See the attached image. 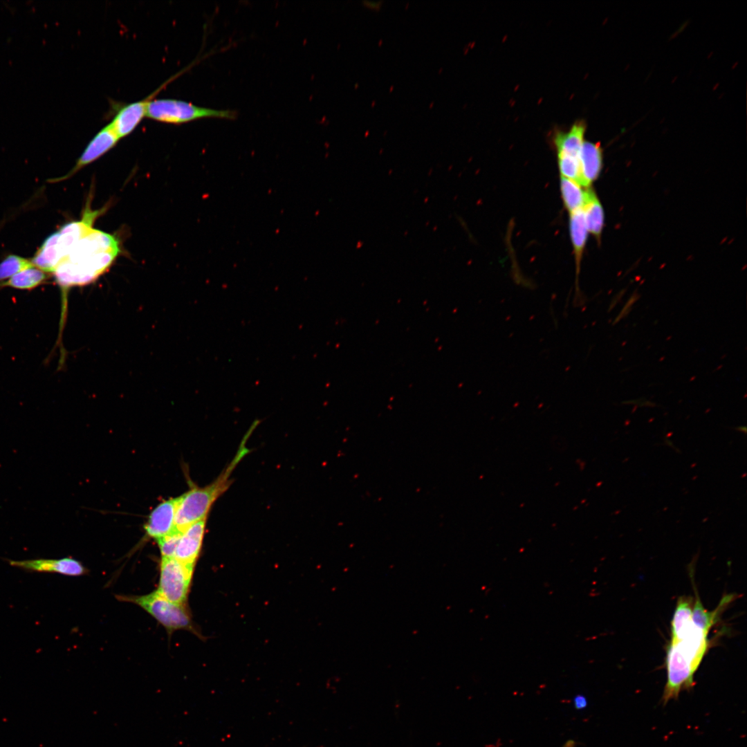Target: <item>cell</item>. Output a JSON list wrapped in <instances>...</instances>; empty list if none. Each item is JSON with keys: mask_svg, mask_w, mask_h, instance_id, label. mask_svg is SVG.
<instances>
[{"mask_svg": "<svg viewBox=\"0 0 747 747\" xmlns=\"http://www.w3.org/2000/svg\"><path fill=\"white\" fill-rule=\"evenodd\" d=\"M237 113L230 109H214L197 106L184 100L151 99L147 105L146 117L157 122L181 124L203 118L234 120Z\"/></svg>", "mask_w": 747, "mask_h": 747, "instance_id": "obj_5", "label": "cell"}, {"mask_svg": "<svg viewBox=\"0 0 747 747\" xmlns=\"http://www.w3.org/2000/svg\"><path fill=\"white\" fill-rule=\"evenodd\" d=\"M166 84L167 83L163 84L145 99L131 103L122 104L117 107L115 115L109 124L120 139L129 136L136 129L143 118L146 117L149 102Z\"/></svg>", "mask_w": 747, "mask_h": 747, "instance_id": "obj_8", "label": "cell"}, {"mask_svg": "<svg viewBox=\"0 0 747 747\" xmlns=\"http://www.w3.org/2000/svg\"><path fill=\"white\" fill-rule=\"evenodd\" d=\"M90 201L89 199L80 220L65 224L46 239L31 260L35 266L45 273H53L72 248L93 228L95 220L105 209L93 210Z\"/></svg>", "mask_w": 747, "mask_h": 747, "instance_id": "obj_4", "label": "cell"}, {"mask_svg": "<svg viewBox=\"0 0 747 747\" xmlns=\"http://www.w3.org/2000/svg\"><path fill=\"white\" fill-rule=\"evenodd\" d=\"M582 210L588 231L600 238L604 223L603 210L596 195L590 189L584 191Z\"/></svg>", "mask_w": 747, "mask_h": 747, "instance_id": "obj_15", "label": "cell"}, {"mask_svg": "<svg viewBox=\"0 0 747 747\" xmlns=\"http://www.w3.org/2000/svg\"><path fill=\"white\" fill-rule=\"evenodd\" d=\"M573 703L575 709L580 710L587 708L588 701L584 695L578 694L573 697Z\"/></svg>", "mask_w": 747, "mask_h": 747, "instance_id": "obj_22", "label": "cell"}, {"mask_svg": "<svg viewBox=\"0 0 747 747\" xmlns=\"http://www.w3.org/2000/svg\"><path fill=\"white\" fill-rule=\"evenodd\" d=\"M580 156H572L557 153L560 172L562 176L579 184L580 180Z\"/></svg>", "mask_w": 747, "mask_h": 747, "instance_id": "obj_20", "label": "cell"}, {"mask_svg": "<svg viewBox=\"0 0 747 747\" xmlns=\"http://www.w3.org/2000/svg\"><path fill=\"white\" fill-rule=\"evenodd\" d=\"M363 3H365V5L366 6H368V7H369L371 8L378 9L380 6V4H381L382 1H364Z\"/></svg>", "mask_w": 747, "mask_h": 747, "instance_id": "obj_23", "label": "cell"}, {"mask_svg": "<svg viewBox=\"0 0 747 747\" xmlns=\"http://www.w3.org/2000/svg\"><path fill=\"white\" fill-rule=\"evenodd\" d=\"M709 631L692 619L679 638L670 640L665 658L667 682L662 696L664 705L694 686V674L709 649Z\"/></svg>", "mask_w": 747, "mask_h": 747, "instance_id": "obj_2", "label": "cell"}, {"mask_svg": "<svg viewBox=\"0 0 747 747\" xmlns=\"http://www.w3.org/2000/svg\"><path fill=\"white\" fill-rule=\"evenodd\" d=\"M587 232L588 230L582 208L571 212L570 234L578 268L585 246Z\"/></svg>", "mask_w": 747, "mask_h": 747, "instance_id": "obj_16", "label": "cell"}, {"mask_svg": "<svg viewBox=\"0 0 747 747\" xmlns=\"http://www.w3.org/2000/svg\"><path fill=\"white\" fill-rule=\"evenodd\" d=\"M193 569V565L183 563L174 557H162L156 591L171 602L183 605L187 599Z\"/></svg>", "mask_w": 747, "mask_h": 747, "instance_id": "obj_7", "label": "cell"}, {"mask_svg": "<svg viewBox=\"0 0 747 747\" xmlns=\"http://www.w3.org/2000/svg\"><path fill=\"white\" fill-rule=\"evenodd\" d=\"M586 124L583 121L575 122L568 131H557L553 141L557 153L580 156L584 142Z\"/></svg>", "mask_w": 747, "mask_h": 747, "instance_id": "obj_14", "label": "cell"}, {"mask_svg": "<svg viewBox=\"0 0 747 747\" xmlns=\"http://www.w3.org/2000/svg\"><path fill=\"white\" fill-rule=\"evenodd\" d=\"M35 267L31 260L10 255L0 263V283L26 269Z\"/></svg>", "mask_w": 747, "mask_h": 747, "instance_id": "obj_19", "label": "cell"}, {"mask_svg": "<svg viewBox=\"0 0 747 747\" xmlns=\"http://www.w3.org/2000/svg\"><path fill=\"white\" fill-rule=\"evenodd\" d=\"M560 190L564 205L570 212L582 208L584 199V191L582 190L581 186L578 183L562 177Z\"/></svg>", "mask_w": 747, "mask_h": 747, "instance_id": "obj_18", "label": "cell"}, {"mask_svg": "<svg viewBox=\"0 0 747 747\" xmlns=\"http://www.w3.org/2000/svg\"><path fill=\"white\" fill-rule=\"evenodd\" d=\"M181 535L182 532L175 528L169 534L156 540L162 557H174L175 551Z\"/></svg>", "mask_w": 747, "mask_h": 747, "instance_id": "obj_21", "label": "cell"}, {"mask_svg": "<svg viewBox=\"0 0 747 747\" xmlns=\"http://www.w3.org/2000/svg\"><path fill=\"white\" fill-rule=\"evenodd\" d=\"M255 427L253 424L250 426L234 459L214 481L205 487H193L179 496L175 516L176 530L183 533L190 525L206 519L212 504L232 483L230 474L234 469L248 452L246 441Z\"/></svg>", "mask_w": 747, "mask_h": 747, "instance_id": "obj_3", "label": "cell"}, {"mask_svg": "<svg viewBox=\"0 0 747 747\" xmlns=\"http://www.w3.org/2000/svg\"><path fill=\"white\" fill-rule=\"evenodd\" d=\"M562 747H575V741H567Z\"/></svg>", "mask_w": 747, "mask_h": 747, "instance_id": "obj_24", "label": "cell"}, {"mask_svg": "<svg viewBox=\"0 0 747 747\" xmlns=\"http://www.w3.org/2000/svg\"><path fill=\"white\" fill-rule=\"evenodd\" d=\"M119 140L120 138L111 124H107L91 140L72 169L66 175L50 179V181L58 182L71 177L80 169L96 160L109 151L118 143Z\"/></svg>", "mask_w": 747, "mask_h": 747, "instance_id": "obj_9", "label": "cell"}, {"mask_svg": "<svg viewBox=\"0 0 747 747\" xmlns=\"http://www.w3.org/2000/svg\"><path fill=\"white\" fill-rule=\"evenodd\" d=\"M48 277L46 273L37 268L22 270L6 282L0 283V287L8 286L21 290L33 289L42 284Z\"/></svg>", "mask_w": 747, "mask_h": 747, "instance_id": "obj_17", "label": "cell"}, {"mask_svg": "<svg viewBox=\"0 0 747 747\" xmlns=\"http://www.w3.org/2000/svg\"><path fill=\"white\" fill-rule=\"evenodd\" d=\"M120 252L113 234L92 228L59 262L53 272L55 281L66 294L73 286L88 284L107 270Z\"/></svg>", "mask_w": 747, "mask_h": 747, "instance_id": "obj_1", "label": "cell"}, {"mask_svg": "<svg viewBox=\"0 0 747 747\" xmlns=\"http://www.w3.org/2000/svg\"><path fill=\"white\" fill-rule=\"evenodd\" d=\"M178 501L179 497L164 501L151 511L145 526L149 537L157 540L175 529V516Z\"/></svg>", "mask_w": 747, "mask_h": 747, "instance_id": "obj_11", "label": "cell"}, {"mask_svg": "<svg viewBox=\"0 0 747 747\" xmlns=\"http://www.w3.org/2000/svg\"><path fill=\"white\" fill-rule=\"evenodd\" d=\"M120 600L138 605L156 620L169 633L178 629L194 631L190 616L183 605L171 602L156 591L143 596H117Z\"/></svg>", "mask_w": 747, "mask_h": 747, "instance_id": "obj_6", "label": "cell"}, {"mask_svg": "<svg viewBox=\"0 0 747 747\" xmlns=\"http://www.w3.org/2000/svg\"><path fill=\"white\" fill-rule=\"evenodd\" d=\"M579 158V185L587 187L598 178L601 171L602 154L600 145L584 141Z\"/></svg>", "mask_w": 747, "mask_h": 747, "instance_id": "obj_13", "label": "cell"}, {"mask_svg": "<svg viewBox=\"0 0 747 747\" xmlns=\"http://www.w3.org/2000/svg\"><path fill=\"white\" fill-rule=\"evenodd\" d=\"M206 519L196 522L185 528L179 539L174 557L194 566L201 548Z\"/></svg>", "mask_w": 747, "mask_h": 747, "instance_id": "obj_12", "label": "cell"}, {"mask_svg": "<svg viewBox=\"0 0 747 747\" xmlns=\"http://www.w3.org/2000/svg\"><path fill=\"white\" fill-rule=\"evenodd\" d=\"M10 566L29 572L55 573L69 576H80L87 569L78 560L72 557L60 559H33L28 560H8Z\"/></svg>", "mask_w": 747, "mask_h": 747, "instance_id": "obj_10", "label": "cell"}]
</instances>
